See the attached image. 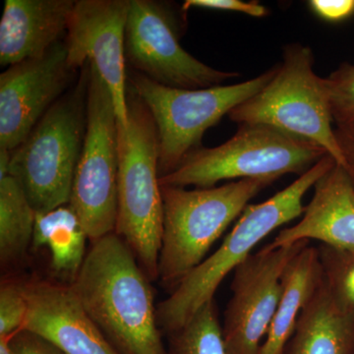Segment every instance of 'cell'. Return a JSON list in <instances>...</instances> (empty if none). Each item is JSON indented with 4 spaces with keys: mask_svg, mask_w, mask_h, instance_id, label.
Masks as SVG:
<instances>
[{
    "mask_svg": "<svg viewBox=\"0 0 354 354\" xmlns=\"http://www.w3.org/2000/svg\"><path fill=\"white\" fill-rule=\"evenodd\" d=\"M70 286L118 353L167 354L150 279L115 232L93 242Z\"/></svg>",
    "mask_w": 354,
    "mask_h": 354,
    "instance_id": "cell-1",
    "label": "cell"
},
{
    "mask_svg": "<svg viewBox=\"0 0 354 354\" xmlns=\"http://www.w3.org/2000/svg\"><path fill=\"white\" fill-rule=\"evenodd\" d=\"M337 162L329 155L321 158L285 189L259 204L248 205L218 249L179 283L157 306L158 327L167 334L215 299L221 281L252 254L274 230L304 215V198Z\"/></svg>",
    "mask_w": 354,
    "mask_h": 354,
    "instance_id": "cell-2",
    "label": "cell"
},
{
    "mask_svg": "<svg viewBox=\"0 0 354 354\" xmlns=\"http://www.w3.org/2000/svg\"><path fill=\"white\" fill-rule=\"evenodd\" d=\"M128 127L118 123V208L115 234L129 246L150 281L158 279L164 208L158 136L152 114L127 92Z\"/></svg>",
    "mask_w": 354,
    "mask_h": 354,
    "instance_id": "cell-3",
    "label": "cell"
},
{
    "mask_svg": "<svg viewBox=\"0 0 354 354\" xmlns=\"http://www.w3.org/2000/svg\"><path fill=\"white\" fill-rule=\"evenodd\" d=\"M247 178L211 188L187 190L160 185L164 208L158 279L171 291L206 259L215 242L249 201L274 183Z\"/></svg>",
    "mask_w": 354,
    "mask_h": 354,
    "instance_id": "cell-4",
    "label": "cell"
},
{
    "mask_svg": "<svg viewBox=\"0 0 354 354\" xmlns=\"http://www.w3.org/2000/svg\"><path fill=\"white\" fill-rule=\"evenodd\" d=\"M88 76L86 64L76 87L65 93L11 151L9 174L23 186L36 213L70 202L87 131Z\"/></svg>",
    "mask_w": 354,
    "mask_h": 354,
    "instance_id": "cell-5",
    "label": "cell"
},
{
    "mask_svg": "<svg viewBox=\"0 0 354 354\" xmlns=\"http://www.w3.org/2000/svg\"><path fill=\"white\" fill-rule=\"evenodd\" d=\"M313 51L291 44L271 82L258 94L230 111V120L241 124H264L326 151L344 167V156L332 127L325 78L314 71Z\"/></svg>",
    "mask_w": 354,
    "mask_h": 354,
    "instance_id": "cell-6",
    "label": "cell"
},
{
    "mask_svg": "<svg viewBox=\"0 0 354 354\" xmlns=\"http://www.w3.org/2000/svg\"><path fill=\"white\" fill-rule=\"evenodd\" d=\"M328 155L322 148L264 124H241L225 143L193 151L176 169L160 177L162 186L215 187L230 179L302 176Z\"/></svg>",
    "mask_w": 354,
    "mask_h": 354,
    "instance_id": "cell-7",
    "label": "cell"
},
{
    "mask_svg": "<svg viewBox=\"0 0 354 354\" xmlns=\"http://www.w3.org/2000/svg\"><path fill=\"white\" fill-rule=\"evenodd\" d=\"M279 66L245 82L186 90L160 85L136 71L132 90L146 104L158 129V174L176 171L184 158L199 149L204 133L239 104L271 82Z\"/></svg>",
    "mask_w": 354,
    "mask_h": 354,
    "instance_id": "cell-8",
    "label": "cell"
},
{
    "mask_svg": "<svg viewBox=\"0 0 354 354\" xmlns=\"http://www.w3.org/2000/svg\"><path fill=\"white\" fill-rule=\"evenodd\" d=\"M87 131L69 205L88 239L94 242L115 232L118 221V116L108 86L88 64Z\"/></svg>",
    "mask_w": 354,
    "mask_h": 354,
    "instance_id": "cell-9",
    "label": "cell"
},
{
    "mask_svg": "<svg viewBox=\"0 0 354 354\" xmlns=\"http://www.w3.org/2000/svg\"><path fill=\"white\" fill-rule=\"evenodd\" d=\"M179 36L169 7L153 0H130L125 57L136 72L160 85L186 90L216 87L239 76L203 64L184 50Z\"/></svg>",
    "mask_w": 354,
    "mask_h": 354,
    "instance_id": "cell-10",
    "label": "cell"
},
{
    "mask_svg": "<svg viewBox=\"0 0 354 354\" xmlns=\"http://www.w3.org/2000/svg\"><path fill=\"white\" fill-rule=\"evenodd\" d=\"M308 244L300 241L272 247L269 243L235 268L223 324L230 354H259L283 292V272Z\"/></svg>",
    "mask_w": 354,
    "mask_h": 354,
    "instance_id": "cell-11",
    "label": "cell"
},
{
    "mask_svg": "<svg viewBox=\"0 0 354 354\" xmlns=\"http://www.w3.org/2000/svg\"><path fill=\"white\" fill-rule=\"evenodd\" d=\"M130 0H76L65 39L70 68L92 64L108 86L120 127H128L125 30Z\"/></svg>",
    "mask_w": 354,
    "mask_h": 354,
    "instance_id": "cell-12",
    "label": "cell"
},
{
    "mask_svg": "<svg viewBox=\"0 0 354 354\" xmlns=\"http://www.w3.org/2000/svg\"><path fill=\"white\" fill-rule=\"evenodd\" d=\"M74 73L60 41L41 57L7 67L0 75V149L13 151L25 141Z\"/></svg>",
    "mask_w": 354,
    "mask_h": 354,
    "instance_id": "cell-13",
    "label": "cell"
},
{
    "mask_svg": "<svg viewBox=\"0 0 354 354\" xmlns=\"http://www.w3.org/2000/svg\"><path fill=\"white\" fill-rule=\"evenodd\" d=\"M28 314L22 330L38 335L66 354H120L84 309L71 286L24 281Z\"/></svg>",
    "mask_w": 354,
    "mask_h": 354,
    "instance_id": "cell-14",
    "label": "cell"
},
{
    "mask_svg": "<svg viewBox=\"0 0 354 354\" xmlns=\"http://www.w3.org/2000/svg\"><path fill=\"white\" fill-rule=\"evenodd\" d=\"M301 216L297 225L281 230L270 245L316 241L335 248L354 249V183L342 165L335 164L317 181Z\"/></svg>",
    "mask_w": 354,
    "mask_h": 354,
    "instance_id": "cell-15",
    "label": "cell"
},
{
    "mask_svg": "<svg viewBox=\"0 0 354 354\" xmlns=\"http://www.w3.org/2000/svg\"><path fill=\"white\" fill-rule=\"evenodd\" d=\"M74 0H6L0 21V64L41 57L59 41Z\"/></svg>",
    "mask_w": 354,
    "mask_h": 354,
    "instance_id": "cell-16",
    "label": "cell"
},
{
    "mask_svg": "<svg viewBox=\"0 0 354 354\" xmlns=\"http://www.w3.org/2000/svg\"><path fill=\"white\" fill-rule=\"evenodd\" d=\"M283 292L259 354H285L302 310L322 283L317 247L305 246L283 272Z\"/></svg>",
    "mask_w": 354,
    "mask_h": 354,
    "instance_id": "cell-17",
    "label": "cell"
},
{
    "mask_svg": "<svg viewBox=\"0 0 354 354\" xmlns=\"http://www.w3.org/2000/svg\"><path fill=\"white\" fill-rule=\"evenodd\" d=\"M354 325L330 299L325 286L302 310L285 354H353Z\"/></svg>",
    "mask_w": 354,
    "mask_h": 354,
    "instance_id": "cell-18",
    "label": "cell"
},
{
    "mask_svg": "<svg viewBox=\"0 0 354 354\" xmlns=\"http://www.w3.org/2000/svg\"><path fill=\"white\" fill-rule=\"evenodd\" d=\"M87 239L85 228L70 205L36 213L32 248L48 249L51 269L57 276L75 279L87 255Z\"/></svg>",
    "mask_w": 354,
    "mask_h": 354,
    "instance_id": "cell-19",
    "label": "cell"
},
{
    "mask_svg": "<svg viewBox=\"0 0 354 354\" xmlns=\"http://www.w3.org/2000/svg\"><path fill=\"white\" fill-rule=\"evenodd\" d=\"M36 211L23 186L11 174L0 179V259L15 262L32 243Z\"/></svg>",
    "mask_w": 354,
    "mask_h": 354,
    "instance_id": "cell-20",
    "label": "cell"
},
{
    "mask_svg": "<svg viewBox=\"0 0 354 354\" xmlns=\"http://www.w3.org/2000/svg\"><path fill=\"white\" fill-rule=\"evenodd\" d=\"M167 354H230L215 299L198 310L183 327L169 333Z\"/></svg>",
    "mask_w": 354,
    "mask_h": 354,
    "instance_id": "cell-21",
    "label": "cell"
},
{
    "mask_svg": "<svg viewBox=\"0 0 354 354\" xmlns=\"http://www.w3.org/2000/svg\"><path fill=\"white\" fill-rule=\"evenodd\" d=\"M322 279L335 306L354 325V249L317 247Z\"/></svg>",
    "mask_w": 354,
    "mask_h": 354,
    "instance_id": "cell-22",
    "label": "cell"
},
{
    "mask_svg": "<svg viewBox=\"0 0 354 354\" xmlns=\"http://www.w3.org/2000/svg\"><path fill=\"white\" fill-rule=\"evenodd\" d=\"M325 85L337 128L354 127V65L342 64L325 78Z\"/></svg>",
    "mask_w": 354,
    "mask_h": 354,
    "instance_id": "cell-23",
    "label": "cell"
},
{
    "mask_svg": "<svg viewBox=\"0 0 354 354\" xmlns=\"http://www.w3.org/2000/svg\"><path fill=\"white\" fill-rule=\"evenodd\" d=\"M27 314L24 281H3L0 288V337H11L22 330Z\"/></svg>",
    "mask_w": 354,
    "mask_h": 354,
    "instance_id": "cell-24",
    "label": "cell"
},
{
    "mask_svg": "<svg viewBox=\"0 0 354 354\" xmlns=\"http://www.w3.org/2000/svg\"><path fill=\"white\" fill-rule=\"evenodd\" d=\"M191 8L213 9V10L234 11L252 16V17H265L269 14L267 7L257 1H241V0H186L183 10Z\"/></svg>",
    "mask_w": 354,
    "mask_h": 354,
    "instance_id": "cell-25",
    "label": "cell"
},
{
    "mask_svg": "<svg viewBox=\"0 0 354 354\" xmlns=\"http://www.w3.org/2000/svg\"><path fill=\"white\" fill-rule=\"evenodd\" d=\"M308 6L321 19L337 23L354 15V0H310Z\"/></svg>",
    "mask_w": 354,
    "mask_h": 354,
    "instance_id": "cell-26",
    "label": "cell"
},
{
    "mask_svg": "<svg viewBox=\"0 0 354 354\" xmlns=\"http://www.w3.org/2000/svg\"><path fill=\"white\" fill-rule=\"evenodd\" d=\"M8 337L17 354H66L55 344L28 330H21Z\"/></svg>",
    "mask_w": 354,
    "mask_h": 354,
    "instance_id": "cell-27",
    "label": "cell"
},
{
    "mask_svg": "<svg viewBox=\"0 0 354 354\" xmlns=\"http://www.w3.org/2000/svg\"><path fill=\"white\" fill-rule=\"evenodd\" d=\"M335 137L344 156V169L354 183V127L335 128Z\"/></svg>",
    "mask_w": 354,
    "mask_h": 354,
    "instance_id": "cell-28",
    "label": "cell"
},
{
    "mask_svg": "<svg viewBox=\"0 0 354 354\" xmlns=\"http://www.w3.org/2000/svg\"><path fill=\"white\" fill-rule=\"evenodd\" d=\"M11 151L0 149V179L9 176L10 169Z\"/></svg>",
    "mask_w": 354,
    "mask_h": 354,
    "instance_id": "cell-29",
    "label": "cell"
},
{
    "mask_svg": "<svg viewBox=\"0 0 354 354\" xmlns=\"http://www.w3.org/2000/svg\"><path fill=\"white\" fill-rule=\"evenodd\" d=\"M0 354H17L10 344V339L0 337Z\"/></svg>",
    "mask_w": 354,
    "mask_h": 354,
    "instance_id": "cell-30",
    "label": "cell"
},
{
    "mask_svg": "<svg viewBox=\"0 0 354 354\" xmlns=\"http://www.w3.org/2000/svg\"><path fill=\"white\" fill-rule=\"evenodd\" d=\"M353 354H354V351H353Z\"/></svg>",
    "mask_w": 354,
    "mask_h": 354,
    "instance_id": "cell-31",
    "label": "cell"
}]
</instances>
